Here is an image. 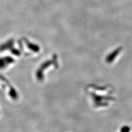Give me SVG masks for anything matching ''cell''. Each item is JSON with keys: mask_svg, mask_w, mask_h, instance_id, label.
Masks as SVG:
<instances>
[{"mask_svg": "<svg viewBox=\"0 0 132 132\" xmlns=\"http://www.w3.org/2000/svg\"><path fill=\"white\" fill-rule=\"evenodd\" d=\"M129 127H125L122 128V129L121 130V132H129Z\"/></svg>", "mask_w": 132, "mask_h": 132, "instance_id": "cell-4", "label": "cell"}, {"mask_svg": "<svg viewBox=\"0 0 132 132\" xmlns=\"http://www.w3.org/2000/svg\"><path fill=\"white\" fill-rule=\"evenodd\" d=\"M121 49H117L116 50H115L114 51H113L112 53H111L109 55H108V56L106 58V61L107 63H111L112 62V61L114 60V59L117 56V55L118 54V53L120 51Z\"/></svg>", "mask_w": 132, "mask_h": 132, "instance_id": "cell-2", "label": "cell"}, {"mask_svg": "<svg viewBox=\"0 0 132 132\" xmlns=\"http://www.w3.org/2000/svg\"><path fill=\"white\" fill-rule=\"evenodd\" d=\"M27 44H28V46L29 48L32 51L34 52H38L39 51V47L38 45H34L33 44L29 43V42H28Z\"/></svg>", "mask_w": 132, "mask_h": 132, "instance_id": "cell-3", "label": "cell"}, {"mask_svg": "<svg viewBox=\"0 0 132 132\" xmlns=\"http://www.w3.org/2000/svg\"><path fill=\"white\" fill-rule=\"evenodd\" d=\"M52 61H47L41 65L40 67L38 69L36 73L37 79L39 81H42L44 80V71L50 65L53 63Z\"/></svg>", "mask_w": 132, "mask_h": 132, "instance_id": "cell-1", "label": "cell"}]
</instances>
